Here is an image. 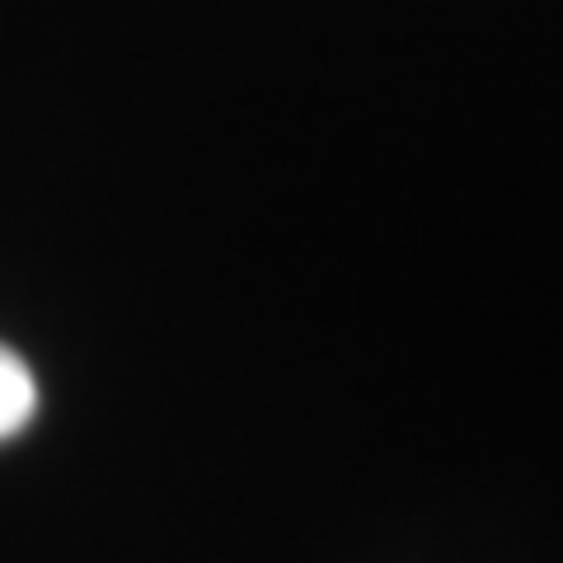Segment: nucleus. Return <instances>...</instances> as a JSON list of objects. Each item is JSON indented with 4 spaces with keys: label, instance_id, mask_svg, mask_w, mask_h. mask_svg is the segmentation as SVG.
I'll return each mask as SVG.
<instances>
[{
    "label": "nucleus",
    "instance_id": "1",
    "mask_svg": "<svg viewBox=\"0 0 563 563\" xmlns=\"http://www.w3.org/2000/svg\"><path fill=\"white\" fill-rule=\"evenodd\" d=\"M33 404H38V390H33V376L20 352L0 347V437H14L33 418Z\"/></svg>",
    "mask_w": 563,
    "mask_h": 563
}]
</instances>
